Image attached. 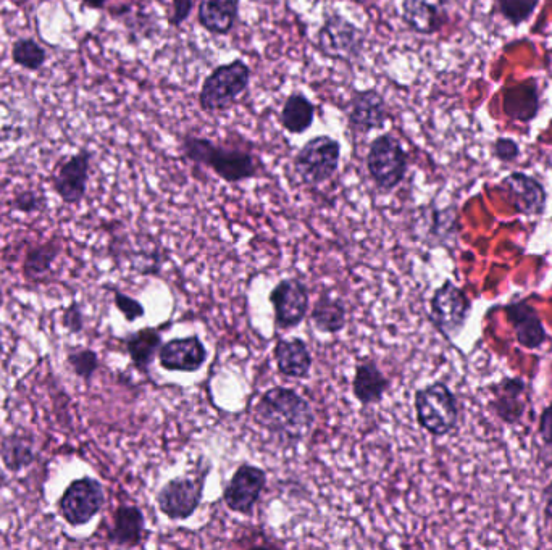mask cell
<instances>
[{"mask_svg": "<svg viewBox=\"0 0 552 550\" xmlns=\"http://www.w3.org/2000/svg\"><path fill=\"white\" fill-rule=\"evenodd\" d=\"M469 297L451 281L436 289L431 299V321L446 338H456L469 318Z\"/></svg>", "mask_w": 552, "mask_h": 550, "instance_id": "obj_9", "label": "cell"}, {"mask_svg": "<svg viewBox=\"0 0 552 550\" xmlns=\"http://www.w3.org/2000/svg\"><path fill=\"white\" fill-rule=\"evenodd\" d=\"M173 13L170 18V25L178 26L183 25L184 21L188 20L189 15L194 9V0H172Z\"/></svg>", "mask_w": 552, "mask_h": 550, "instance_id": "obj_35", "label": "cell"}, {"mask_svg": "<svg viewBox=\"0 0 552 550\" xmlns=\"http://www.w3.org/2000/svg\"><path fill=\"white\" fill-rule=\"evenodd\" d=\"M409 168L407 152L393 134H380L368 147L367 170L380 191L391 192L404 181Z\"/></svg>", "mask_w": 552, "mask_h": 550, "instance_id": "obj_4", "label": "cell"}, {"mask_svg": "<svg viewBox=\"0 0 552 550\" xmlns=\"http://www.w3.org/2000/svg\"><path fill=\"white\" fill-rule=\"evenodd\" d=\"M312 321L315 328L322 333L336 334L344 330V326L348 323V312L343 300L338 297H333L325 292L318 297L315 302L314 310H312Z\"/></svg>", "mask_w": 552, "mask_h": 550, "instance_id": "obj_25", "label": "cell"}, {"mask_svg": "<svg viewBox=\"0 0 552 550\" xmlns=\"http://www.w3.org/2000/svg\"><path fill=\"white\" fill-rule=\"evenodd\" d=\"M415 412L420 426L433 436L451 433L459 418L456 396L444 383H433L417 391Z\"/></svg>", "mask_w": 552, "mask_h": 550, "instance_id": "obj_5", "label": "cell"}, {"mask_svg": "<svg viewBox=\"0 0 552 550\" xmlns=\"http://www.w3.org/2000/svg\"><path fill=\"white\" fill-rule=\"evenodd\" d=\"M207 471L209 467L196 473V476H180L168 481L157 494L160 512L176 521L193 517L201 505Z\"/></svg>", "mask_w": 552, "mask_h": 550, "instance_id": "obj_8", "label": "cell"}, {"mask_svg": "<svg viewBox=\"0 0 552 550\" xmlns=\"http://www.w3.org/2000/svg\"><path fill=\"white\" fill-rule=\"evenodd\" d=\"M91 152L81 150L60 165L54 176V189L65 204H80L88 188Z\"/></svg>", "mask_w": 552, "mask_h": 550, "instance_id": "obj_15", "label": "cell"}, {"mask_svg": "<svg viewBox=\"0 0 552 550\" xmlns=\"http://www.w3.org/2000/svg\"><path fill=\"white\" fill-rule=\"evenodd\" d=\"M388 118L386 99L377 89L354 91L348 109V123L352 133L368 134L370 131L383 130Z\"/></svg>", "mask_w": 552, "mask_h": 550, "instance_id": "obj_13", "label": "cell"}, {"mask_svg": "<svg viewBox=\"0 0 552 550\" xmlns=\"http://www.w3.org/2000/svg\"><path fill=\"white\" fill-rule=\"evenodd\" d=\"M389 389V381L377 363L364 359L356 365V375L352 383L354 396L362 405L378 404Z\"/></svg>", "mask_w": 552, "mask_h": 550, "instance_id": "obj_21", "label": "cell"}, {"mask_svg": "<svg viewBox=\"0 0 552 550\" xmlns=\"http://www.w3.org/2000/svg\"><path fill=\"white\" fill-rule=\"evenodd\" d=\"M275 360L281 375L302 380L312 368V355L306 342L299 338L280 339L275 346Z\"/></svg>", "mask_w": 552, "mask_h": 550, "instance_id": "obj_20", "label": "cell"}, {"mask_svg": "<svg viewBox=\"0 0 552 550\" xmlns=\"http://www.w3.org/2000/svg\"><path fill=\"white\" fill-rule=\"evenodd\" d=\"M144 515L134 505H122L118 507L113 517L112 530L109 531V539L117 546H139L144 539Z\"/></svg>", "mask_w": 552, "mask_h": 550, "instance_id": "obj_22", "label": "cell"}, {"mask_svg": "<svg viewBox=\"0 0 552 550\" xmlns=\"http://www.w3.org/2000/svg\"><path fill=\"white\" fill-rule=\"evenodd\" d=\"M115 304L128 321H136L144 315V307L141 302L134 300L133 297L126 296L123 292L115 291Z\"/></svg>", "mask_w": 552, "mask_h": 550, "instance_id": "obj_33", "label": "cell"}, {"mask_svg": "<svg viewBox=\"0 0 552 550\" xmlns=\"http://www.w3.org/2000/svg\"><path fill=\"white\" fill-rule=\"evenodd\" d=\"M239 0H202L197 12L199 25L209 33L226 36L235 30Z\"/></svg>", "mask_w": 552, "mask_h": 550, "instance_id": "obj_19", "label": "cell"}, {"mask_svg": "<svg viewBox=\"0 0 552 550\" xmlns=\"http://www.w3.org/2000/svg\"><path fill=\"white\" fill-rule=\"evenodd\" d=\"M520 149L517 142L512 139H498L494 144V155L502 162H514L519 157Z\"/></svg>", "mask_w": 552, "mask_h": 550, "instance_id": "obj_34", "label": "cell"}, {"mask_svg": "<svg viewBox=\"0 0 552 550\" xmlns=\"http://www.w3.org/2000/svg\"><path fill=\"white\" fill-rule=\"evenodd\" d=\"M449 0H402V18L414 33H438L448 23Z\"/></svg>", "mask_w": 552, "mask_h": 550, "instance_id": "obj_16", "label": "cell"}, {"mask_svg": "<svg viewBox=\"0 0 552 550\" xmlns=\"http://www.w3.org/2000/svg\"><path fill=\"white\" fill-rule=\"evenodd\" d=\"M0 457L4 460L5 467L17 473L23 468L30 467L31 463L34 462L33 446L25 436L12 434L2 442Z\"/></svg>", "mask_w": 552, "mask_h": 550, "instance_id": "obj_28", "label": "cell"}, {"mask_svg": "<svg viewBox=\"0 0 552 550\" xmlns=\"http://www.w3.org/2000/svg\"><path fill=\"white\" fill-rule=\"evenodd\" d=\"M538 109V94L533 83L520 84L517 88L509 89L504 96V110L514 120H533Z\"/></svg>", "mask_w": 552, "mask_h": 550, "instance_id": "obj_27", "label": "cell"}, {"mask_svg": "<svg viewBox=\"0 0 552 550\" xmlns=\"http://www.w3.org/2000/svg\"><path fill=\"white\" fill-rule=\"evenodd\" d=\"M506 313L514 326L519 344L532 350L543 346L544 341L548 339V334L544 330L540 315L532 305H528L527 302H515L507 307Z\"/></svg>", "mask_w": 552, "mask_h": 550, "instance_id": "obj_18", "label": "cell"}, {"mask_svg": "<svg viewBox=\"0 0 552 550\" xmlns=\"http://www.w3.org/2000/svg\"><path fill=\"white\" fill-rule=\"evenodd\" d=\"M39 202H41V199L34 192H23L17 199L13 200V207L20 210V212L30 213L39 209Z\"/></svg>", "mask_w": 552, "mask_h": 550, "instance_id": "obj_36", "label": "cell"}, {"mask_svg": "<svg viewBox=\"0 0 552 550\" xmlns=\"http://www.w3.org/2000/svg\"><path fill=\"white\" fill-rule=\"evenodd\" d=\"M275 312V323L280 330H291L301 325L309 310V291L296 278L280 281L270 292Z\"/></svg>", "mask_w": 552, "mask_h": 550, "instance_id": "obj_12", "label": "cell"}, {"mask_svg": "<svg viewBox=\"0 0 552 550\" xmlns=\"http://www.w3.org/2000/svg\"><path fill=\"white\" fill-rule=\"evenodd\" d=\"M207 349L199 336L170 339L160 346L159 360L162 368L180 373H196L207 362Z\"/></svg>", "mask_w": 552, "mask_h": 550, "instance_id": "obj_14", "label": "cell"}, {"mask_svg": "<svg viewBox=\"0 0 552 550\" xmlns=\"http://www.w3.org/2000/svg\"><path fill=\"white\" fill-rule=\"evenodd\" d=\"M544 515L546 520L552 525V481L549 483L548 488L544 489Z\"/></svg>", "mask_w": 552, "mask_h": 550, "instance_id": "obj_39", "label": "cell"}, {"mask_svg": "<svg viewBox=\"0 0 552 550\" xmlns=\"http://www.w3.org/2000/svg\"><path fill=\"white\" fill-rule=\"evenodd\" d=\"M104 504L102 484L92 478H81L73 481L67 491L63 492L59 510L67 523L72 526H83L101 512Z\"/></svg>", "mask_w": 552, "mask_h": 550, "instance_id": "obj_10", "label": "cell"}, {"mask_svg": "<svg viewBox=\"0 0 552 550\" xmlns=\"http://www.w3.org/2000/svg\"><path fill=\"white\" fill-rule=\"evenodd\" d=\"M317 47L328 59L356 62L364 54L365 33L343 15L330 13L317 31Z\"/></svg>", "mask_w": 552, "mask_h": 550, "instance_id": "obj_6", "label": "cell"}, {"mask_svg": "<svg viewBox=\"0 0 552 550\" xmlns=\"http://www.w3.org/2000/svg\"><path fill=\"white\" fill-rule=\"evenodd\" d=\"M83 2L89 9H102L109 0H83Z\"/></svg>", "mask_w": 552, "mask_h": 550, "instance_id": "obj_40", "label": "cell"}, {"mask_svg": "<svg viewBox=\"0 0 552 550\" xmlns=\"http://www.w3.org/2000/svg\"><path fill=\"white\" fill-rule=\"evenodd\" d=\"M251 67L244 60L223 63L210 71L199 92V105L207 113L225 112L238 102L251 84Z\"/></svg>", "mask_w": 552, "mask_h": 550, "instance_id": "obj_3", "label": "cell"}, {"mask_svg": "<svg viewBox=\"0 0 552 550\" xmlns=\"http://www.w3.org/2000/svg\"><path fill=\"white\" fill-rule=\"evenodd\" d=\"M12 60L18 67L36 71L46 63L47 54L34 39H18L12 47Z\"/></svg>", "mask_w": 552, "mask_h": 550, "instance_id": "obj_29", "label": "cell"}, {"mask_svg": "<svg viewBox=\"0 0 552 550\" xmlns=\"http://www.w3.org/2000/svg\"><path fill=\"white\" fill-rule=\"evenodd\" d=\"M63 325L67 326L68 330L72 331V333H80L81 328H83V315H81L78 304H73L67 310L65 318H63Z\"/></svg>", "mask_w": 552, "mask_h": 550, "instance_id": "obj_37", "label": "cell"}, {"mask_svg": "<svg viewBox=\"0 0 552 550\" xmlns=\"http://www.w3.org/2000/svg\"><path fill=\"white\" fill-rule=\"evenodd\" d=\"M183 152L191 162L214 170L215 175L226 183L252 180L260 173L256 155L243 149L215 146V142L210 139L186 136L183 139Z\"/></svg>", "mask_w": 552, "mask_h": 550, "instance_id": "obj_2", "label": "cell"}, {"mask_svg": "<svg viewBox=\"0 0 552 550\" xmlns=\"http://www.w3.org/2000/svg\"><path fill=\"white\" fill-rule=\"evenodd\" d=\"M57 252L59 250L52 247L51 244L31 250L25 263L26 275L30 278H36V276L42 275L44 271L49 270L55 257H57Z\"/></svg>", "mask_w": 552, "mask_h": 550, "instance_id": "obj_31", "label": "cell"}, {"mask_svg": "<svg viewBox=\"0 0 552 550\" xmlns=\"http://www.w3.org/2000/svg\"><path fill=\"white\" fill-rule=\"evenodd\" d=\"M502 186L511 194L517 212L528 215V217H536L544 212L546 191L541 183H538L532 176L512 173L502 181Z\"/></svg>", "mask_w": 552, "mask_h": 550, "instance_id": "obj_17", "label": "cell"}, {"mask_svg": "<svg viewBox=\"0 0 552 550\" xmlns=\"http://www.w3.org/2000/svg\"><path fill=\"white\" fill-rule=\"evenodd\" d=\"M265 484H267V473L256 465L244 463L225 486L223 500L226 507L233 512L251 515L259 502L260 494L264 491Z\"/></svg>", "mask_w": 552, "mask_h": 550, "instance_id": "obj_11", "label": "cell"}, {"mask_svg": "<svg viewBox=\"0 0 552 550\" xmlns=\"http://www.w3.org/2000/svg\"><path fill=\"white\" fill-rule=\"evenodd\" d=\"M254 417L276 441L289 447L304 441L315 423L314 410L309 402L294 389L283 386L268 389L260 397Z\"/></svg>", "mask_w": 552, "mask_h": 550, "instance_id": "obj_1", "label": "cell"}, {"mask_svg": "<svg viewBox=\"0 0 552 550\" xmlns=\"http://www.w3.org/2000/svg\"><path fill=\"white\" fill-rule=\"evenodd\" d=\"M160 346H162V334L157 328H143L126 338L128 354L136 368L141 371L149 370L155 355L159 354Z\"/></svg>", "mask_w": 552, "mask_h": 550, "instance_id": "obj_26", "label": "cell"}, {"mask_svg": "<svg viewBox=\"0 0 552 550\" xmlns=\"http://www.w3.org/2000/svg\"><path fill=\"white\" fill-rule=\"evenodd\" d=\"M525 391L527 384L523 383V380L506 378L496 388V396L491 402V407L506 423H517L525 413Z\"/></svg>", "mask_w": 552, "mask_h": 550, "instance_id": "obj_23", "label": "cell"}, {"mask_svg": "<svg viewBox=\"0 0 552 550\" xmlns=\"http://www.w3.org/2000/svg\"><path fill=\"white\" fill-rule=\"evenodd\" d=\"M341 162V144L330 136H315L297 150L294 171L310 186L327 183Z\"/></svg>", "mask_w": 552, "mask_h": 550, "instance_id": "obj_7", "label": "cell"}, {"mask_svg": "<svg viewBox=\"0 0 552 550\" xmlns=\"http://www.w3.org/2000/svg\"><path fill=\"white\" fill-rule=\"evenodd\" d=\"M315 105L312 100L302 94L294 92L285 100L281 110V125L289 134H302L314 125Z\"/></svg>", "mask_w": 552, "mask_h": 550, "instance_id": "obj_24", "label": "cell"}, {"mask_svg": "<svg viewBox=\"0 0 552 550\" xmlns=\"http://www.w3.org/2000/svg\"><path fill=\"white\" fill-rule=\"evenodd\" d=\"M68 362L72 365L76 375L81 376L86 381L91 380L92 375L96 373L97 367H99V359H97L96 352H92V350L72 352L68 357Z\"/></svg>", "mask_w": 552, "mask_h": 550, "instance_id": "obj_32", "label": "cell"}, {"mask_svg": "<svg viewBox=\"0 0 552 550\" xmlns=\"http://www.w3.org/2000/svg\"><path fill=\"white\" fill-rule=\"evenodd\" d=\"M540 434L548 446H552V402L548 405V409H544L541 413Z\"/></svg>", "mask_w": 552, "mask_h": 550, "instance_id": "obj_38", "label": "cell"}, {"mask_svg": "<svg viewBox=\"0 0 552 550\" xmlns=\"http://www.w3.org/2000/svg\"><path fill=\"white\" fill-rule=\"evenodd\" d=\"M502 17L514 26L522 25L535 13L540 0H498Z\"/></svg>", "mask_w": 552, "mask_h": 550, "instance_id": "obj_30", "label": "cell"}]
</instances>
